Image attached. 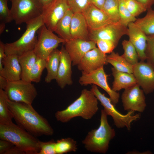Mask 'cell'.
<instances>
[{"label":"cell","instance_id":"cell-25","mask_svg":"<svg viewBox=\"0 0 154 154\" xmlns=\"http://www.w3.org/2000/svg\"><path fill=\"white\" fill-rule=\"evenodd\" d=\"M37 58V56L33 50L19 56V61L22 69L21 79L31 82L29 78L30 73Z\"/></svg>","mask_w":154,"mask_h":154},{"label":"cell","instance_id":"cell-21","mask_svg":"<svg viewBox=\"0 0 154 154\" xmlns=\"http://www.w3.org/2000/svg\"><path fill=\"white\" fill-rule=\"evenodd\" d=\"M89 29L82 13H74L70 26L71 39H89Z\"/></svg>","mask_w":154,"mask_h":154},{"label":"cell","instance_id":"cell-8","mask_svg":"<svg viewBox=\"0 0 154 154\" xmlns=\"http://www.w3.org/2000/svg\"><path fill=\"white\" fill-rule=\"evenodd\" d=\"M9 100L32 104L37 95L31 82L22 79L10 81L4 90Z\"/></svg>","mask_w":154,"mask_h":154},{"label":"cell","instance_id":"cell-20","mask_svg":"<svg viewBox=\"0 0 154 154\" xmlns=\"http://www.w3.org/2000/svg\"><path fill=\"white\" fill-rule=\"evenodd\" d=\"M3 68L0 71V75L9 82L21 79L22 69L19 56L14 54L6 55L3 61Z\"/></svg>","mask_w":154,"mask_h":154},{"label":"cell","instance_id":"cell-17","mask_svg":"<svg viewBox=\"0 0 154 154\" xmlns=\"http://www.w3.org/2000/svg\"><path fill=\"white\" fill-rule=\"evenodd\" d=\"M89 30H96L113 22L102 10L90 4L82 13Z\"/></svg>","mask_w":154,"mask_h":154},{"label":"cell","instance_id":"cell-7","mask_svg":"<svg viewBox=\"0 0 154 154\" xmlns=\"http://www.w3.org/2000/svg\"><path fill=\"white\" fill-rule=\"evenodd\" d=\"M11 18L17 25L26 23L42 15L43 7L38 0H11Z\"/></svg>","mask_w":154,"mask_h":154},{"label":"cell","instance_id":"cell-9","mask_svg":"<svg viewBox=\"0 0 154 154\" xmlns=\"http://www.w3.org/2000/svg\"><path fill=\"white\" fill-rule=\"evenodd\" d=\"M37 32L38 34L37 42L33 50L37 56L46 60L59 44L66 42L48 29L44 24Z\"/></svg>","mask_w":154,"mask_h":154},{"label":"cell","instance_id":"cell-11","mask_svg":"<svg viewBox=\"0 0 154 154\" xmlns=\"http://www.w3.org/2000/svg\"><path fill=\"white\" fill-rule=\"evenodd\" d=\"M127 27L119 21L113 22L96 30H89V39L95 42L99 39L111 40L117 46L121 37L127 35Z\"/></svg>","mask_w":154,"mask_h":154},{"label":"cell","instance_id":"cell-29","mask_svg":"<svg viewBox=\"0 0 154 154\" xmlns=\"http://www.w3.org/2000/svg\"><path fill=\"white\" fill-rule=\"evenodd\" d=\"M77 148L76 141L70 137L61 139L56 142L55 149L56 154L75 152Z\"/></svg>","mask_w":154,"mask_h":154},{"label":"cell","instance_id":"cell-32","mask_svg":"<svg viewBox=\"0 0 154 154\" xmlns=\"http://www.w3.org/2000/svg\"><path fill=\"white\" fill-rule=\"evenodd\" d=\"M46 60L37 56L36 62L32 68L29 74L31 82H39L44 69L46 68Z\"/></svg>","mask_w":154,"mask_h":154},{"label":"cell","instance_id":"cell-22","mask_svg":"<svg viewBox=\"0 0 154 154\" xmlns=\"http://www.w3.org/2000/svg\"><path fill=\"white\" fill-rule=\"evenodd\" d=\"M111 70L114 78L112 89L114 91L126 89L137 84L133 74L119 71L114 67Z\"/></svg>","mask_w":154,"mask_h":154},{"label":"cell","instance_id":"cell-18","mask_svg":"<svg viewBox=\"0 0 154 154\" xmlns=\"http://www.w3.org/2000/svg\"><path fill=\"white\" fill-rule=\"evenodd\" d=\"M60 51V62L55 80L59 86L64 88L67 85H72V61L65 47L62 46Z\"/></svg>","mask_w":154,"mask_h":154},{"label":"cell","instance_id":"cell-42","mask_svg":"<svg viewBox=\"0 0 154 154\" xmlns=\"http://www.w3.org/2000/svg\"><path fill=\"white\" fill-rule=\"evenodd\" d=\"M106 0H89L90 4L102 10Z\"/></svg>","mask_w":154,"mask_h":154},{"label":"cell","instance_id":"cell-39","mask_svg":"<svg viewBox=\"0 0 154 154\" xmlns=\"http://www.w3.org/2000/svg\"><path fill=\"white\" fill-rule=\"evenodd\" d=\"M55 143L53 139L46 142L40 141V149L38 154H56Z\"/></svg>","mask_w":154,"mask_h":154},{"label":"cell","instance_id":"cell-31","mask_svg":"<svg viewBox=\"0 0 154 154\" xmlns=\"http://www.w3.org/2000/svg\"><path fill=\"white\" fill-rule=\"evenodd\" d=\"M119 0H106L102 10L113 22L119 20Z\"/></svg>","mask_w":154,"mask_h":154},{"label":"cell","instance_id":"cell-10","mask_svg":"<svg viewBox=\"0 0 154 154\" xmlns=\"http://www.w3.org/2000/svg\"><path fill=\"white\" fill-rule=\"evenodd\" d=\"M108 76L104 66H102L89 73L82 72L79 82L82 85L93 84L101 88L108 93L112 104L115 106L119 102V94L110 87L107 81Z\"/></svg>","mask_w":154,"mask_h":154},{"label":"cell","instance_id":"cell-27","mask_svg":"<svg viewBox=\"0 0 154 154\" xmlns=\"http://www.w3.org/2000/svg\"><path fill=\"white\" fill-rule=\"evenodd\" d=\"M134 23L147 35L154 34V9L147 10L144 17L137 19Z\"/></svg>","mask_w":154,"mask_h":154},{"label":"cell","instance_id":"cell-46","mask_svg":"<svg viewBox=\"0 0 154 154\" xmlns=\"http://www.w3.org/2000/svg\"><path fill=\"white\" fill-rule=\"evenodd\" d=\"M54 0H38L43 8L47 6Z\"/></svg>","mask_w":154,"mask_h":154},{"label":"cell","instance_id":"cell-16","mask_svg":"<svg viewBox=\"0 0 154 154\" xmlns=\"http://www.w3.org/2000/svg\"><path fill=\"white\" fill-rule=\"evenodd\" d=\"M107 55L96 47L88 52L77 65L78 69L89 73L108 64Z\"/></svg>","mask_w":154,"mask_h":154},{"label":"cell","instance_id":"cell-44","mask_svg":"<svg viewBox=\"0 0 154 154\" xmlns=\"http://www.w3.org/2000/svg\"><path fill=\"white\" fill-rule=\"evenodd\" d=\"M25 154V153L23 151L20 150L16 146L14 145L7 151L5 154Z\"/></svg>","mask_w":154,"mask_h":154},{"label":"cell","instance_id":"cell-3","mask_svg":"<svg viewBox=\"0 0 154 154\" xmlns=\"http://www.w3.org/2000/svg\"><path fill=\"white\" fill-rule=\"evenodd\" d=\"M18 125L13 122L0 124V139L13 144L26 154H38L40 141Z\"/></svg>","mask_w":154,"mask_h":154},{"label":"cell","instance_id":"cell-34","mask_svg":"<svg viewBox=\"0 0 154 154\" xmlns=\"http://www.w3.org/2000/svg\"><path fill=\"white\" fill-rule=\"evenodd\" d=\"M123 0L127 9L135 17L147 10L143 5L136 0Z\"/></svg>","mask_w":154,"mask_h":154},{"label":"cell","instance_id":"cell-35","mask_svg":"<svg viewBox=\"0 0 154 154\" xmlns=\"http://www.w3.org/2000/svg\"><path fill=\"white\" fill-rule=\"evenodd\" d=\"M145 53L146 62L154 69V34L147 35Z\"/></svg>","mask_w":154,"mask_h":154},{"label":"cell","instance_id":"cell-28","mask_svg":"<svg viewBox=\"0 0 154 154\" xmlns=\"http://www.w3.org/2000/svg\"><path fill=\"white\" fill-rule=\"evenodd\" d=\"M8 100L4 90L0 89V124H8L13 122V116L8 106Z\"/></svg>","mask_w":154,"mask_h":154},{"label":"cell","instance_id":"cell-47","mask_svg":"<svg viewBox=\"0 0 154 154\" xmlns=\"http://www.w3.org/2000/svg\"><path fill=\"white\" fill-rule=\"evenodd\" d=\"M5 27V24L0 23V34H1L3 32Z\"/></svg>","mask_w":154,"mask_h":154},{"label":"cell","instance_id":"cell-26","mask_svg":"<svg viewBox=\"0 0 154 154\" xmlns=\"http://www.w3.org/2000/svg\"><path fill=\"white\" fill-rule=\"evenodd\" d=\"M106 61L108 63L110 64L113 67L119 71L133 74V66L118 53L112 52L110 54L107 55Z\"/></svg>","mask_w":154,"mask_h":154},{"label":"cell","instance_id":"cell-36","mask_svg":"<svg viewBox=\"0 0 154 154\" xmlns=\"http://www.w3.org/2000/svg\"><path fill=\"white\" fill-rule=\"evenodd\" d=\"M69 9L74 13H82L90 4L89 0H66Z\"/></svg>","mask_w":154,"mask_h":154},{"label":"cell","instance_id":"cell-14","mask_svg":"<svg viewBox=\"0 0 154 154\" xmlns=\"http://www.w3.org/2000/svg\"><path fill=\"white\" fill-rule=\"evenodd\" d=\"M133 74L145 94L154 91V69L150 64L145 61L139 62L133 66Z\"/></svg>","mask_w":154,"mask_h":154},{"label":"cell","instance_id":"cell-45","mask_svg":"<svg viewBox=\"0 0 154 154\" xmlns=\"http://www.w3.org/2000/svg\"><path fill=\"white\" fill-rule=\"evenodd\" d=\"M9 82L6 78L0 75V89L4 90Z\"/></svg>","mask_w":154,"mask_h":154},{"label":"cell","instance_id":"cell-6","mask_svg":"<svg viewBox=\"0 0 154 154\" xmlns=\"http://www.w3.org/2000/svg\"><path fill=\"white\" fill-rule=\"evenodd\" d=\"M90 90L104 107V110L107 115L112 117L114 124L117 128L125 127L127 130H130L131 123L140 118V115L139 114H134L133 111H129L125 114L120 113L116 108L110 98L102 93L96 85L93 84Z\"/></svg>","mask_w":154,"mask_h":154},{"label":"cell","instance_id":"cell-13","mask_svg":"<svg viewBox=\"0 0 154 154\" xmlns=\"http://www.w3.org/2000/svg\"><path fill=\"white\" fill-rule=\"evenodd\" d=\"M69 9L66 0H54L43 8L41 15L44 24L54 32L57 24Z\"/></svg>","mask_w":154,"mask_h":154},{"label":"cell","instance_id":"cell-4","mask_svg":"<svg viewBox=\"0 0 154 154\" xmlns=\"http://www.w3.org/2000/svg\"><path fill=\"white\" fill-rule=\"evenodd\" d=\"M107 116L104 110H102L99 127L89 131L82 141L87 151L103 154L108 151L110 142L115 137L116 133L108 122Z\"/></svg>","mask_w":154,"mask_h":154},{"label":"cell","instance_id":"cell-23","mask_svg":"<svg viewBox=\"0 0 154 154\" xmlns=\"http://www.w3.org/2000/svg\"><path fill=\"white\" fill-rule=\"evenodd\" d=\"M46 68L47 74L45 78L46 83H49L55 79L60 62V51L56 48L50 54L46 60Z\"/></svg>","mask_w":154,"mask_h":154},{"label":"cell","instance_id":"cell-43","mask_svg":"<svg viewBox=\"0 0 154 154\" xmlns=\"http://www.w3.org/2000/svg\"><path fill=\"white\" fill-rule=\"evenodd\" d=\"M142 5L147 9L151 8L152 5L154 4V0H136Z\"/></svg>","mask_w":154,"mask_h":154},{"label":"cell","instance_id":"cell-12","mask_svg":"<svg viewBox=\"0 0 154 154\" xmlns=\"http://www.w3.org/2000/svg\"><path fill=\"white\" fill-rule=\"evenodd\" d=\"M144 93L137 84L124 89L121 96L124 110L143 112L146 106Z\"/></svg>","mask_w":154,"mask_h":154},{"label":"cell","instance_id":"cell-48","mask_svg":"<svg viewBox=\"0 0 154 154\" xmlns=\"http://www.w3.org/2000/svg\"><path fill=\"white\" fill-rule=\"evenodd\" d=\"M10 0L11 1V0Z\"/></svg>","mask_w":154,"mask_h":154},{"label":"cell","instance_id":"cell-40","mask_svg":"<svg viewBox=\"0 0 154 154\" xmlns=\"http://www.w3.org/2000/svg\"><path fill=\"white\" fill-rule=\"evenodd\" d=\"M14 145L7 141L0 139V154H5V152Z\"/></svg>","mask_w":154,"mask_h":154},{"label":"cell","instance_id":"cell-30","mask_svg":"<svg viewBox=\"0 0 154 154\" xmlns=\"http://www.w3.org/2000/svg\"><path fill=\"white\" fill-rule=\"evenodd\" d=\"M124 53L121 56L128 63L134 66L139 62L138 55L136 50L129 40H124L122 42Z\"/></svg>","mask_w":154,"mask_h":154},{"label":"cell","instance_id":"cell-24","mask_svg":"<svg viewBox=\"0 0 154 154\" xmlns=\"http://www.w3.org/2000/svg\"><path fill=\"white\" fill-rule=\"evenodd\" d=\"M74 13L69 9L57 24L54 32L61 38L66 41L71 39L70 26Z\"/></svg>","mask_w":154,"mask_h":154},{"label":"cell","instance_id":"cell-2","mask_svg":"<svg viewBox=\"0 0 154 154\" xmlns=\"http://www.w3.org/2000/svg\"><path fill=\"white\" fill-rule=\"evenodd\" d=\"M98 100L91 90L83 89L80 96L65 109L56 112V119L63 123L78 117L90 119L98 110Z\"/></svg>","mask_w":154,"mask_h":154},{"label":"cell","instance_id":"cell-15","mask_svg":"<svg viewBox=\"0 0 154 154\" xmlns=\"http://www.w3.org/2000/svg\"><path fill=\"white\" fill-rule=\"evenodd\" d=\"M64 44L65 48L71 58L73 66L77 65L88 52L96 47L94 41L80 39H72Z\"/></svg>","mask_w":154,"mask_h":154},{"label":"cell","instance_id":"cell-37","mask_svg":"<svg viewBox=\"0 0 154 154\" xmlns=\"http://www.w3.org/2000/svg\"><path fill=\"white\" fill-rule=\"evenodd\" d=\"M8 0H0V23L6 24L12 21L11 17L10 10L8 7Z\"/></svg>","mask_w":154,"mask_h":154},{"label":"cell","instance_id":"cell-5","mask_svg":"<svg viewBox=\"0 0 154 154\" xmlns=\"http://www.w3.org/2000/svg\"><path fill=\"white\" fill-rule=\"evenodd\" d=\"M26 23V30L18 39L14 42L5 44L6 55L14 54L20 56L34 49L37 40L36 33L44 24L42 15Z\"/></svg>","mask_w":154,"mask_h":154},{"label":"cell","instance_id":"cell-19","mask_svg":"<svg viewBox=\"0 0 154 154\" xmlns=\"http://www.w3.org/2000/svg\"><path fill=\"white\" fill-rule=\"evenodd\" d=\"M127 35L129 40L133 45L137 53L140 61L146 60L145 50L147 35L134 23H129L127 26Z\"/></svg>","mask_w":154,"mask_h":154},{"label":"cell","instance_id":"cell-33","mask_svg":"<svg viewBox=\"0 0 154 154\" xmlns=\"http://www.w3.org/2000/svg\"><path fill=\"white\" fill-rule=\"evenodd\" d=\"M119 22L127 27L128 24L134 22L137 19L130 12L126 7L123 0H119Z\"/></svg>","mask_w":154,"mask_h":154},{"label":"cell","instance_id":"cell-1","mask_svg":"<svg viewBox=\"0 0 154 154\" xmlns=\"http://www.w3.org/2000/svg\"><path fill=\"white\" fill-rule=\"evenodd\" d=\"M8 104L17 125L34 136L53 134L54 130L48 120L35 110L32 104L8 100Z\"/></svg>","mask_w":154,"mask_h":154},{"label":"cell","instance_id":"cell-41","mask_svg":"<svg viewBox=\"0 0 154 154\" xmlns=\"http://www.w3.org/2000/svg\"><path fill=\"white\" fill-rule=\"evenodd\" d=\"M5 54V44L2 42L0 41V71L3 68V61L6 56Z\"/></svg>","mask_w":154,"mask_h":154},{"label":"cell","instance_id":"cell-38","mask_svg":"<svg viewBox=\"0 0 154 154\" xmlns=\"http://www.w3.org/2000/svg\"><path fill=\"white\" fill-rule=\"evenodd\" d=\"M95 42L100 50L106 54L111 53L117 46L113 42L108 40L99 39Z\"/></svg>","mask_w":154,"mask_h":154}]
</instances>
